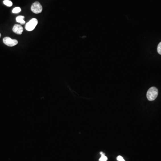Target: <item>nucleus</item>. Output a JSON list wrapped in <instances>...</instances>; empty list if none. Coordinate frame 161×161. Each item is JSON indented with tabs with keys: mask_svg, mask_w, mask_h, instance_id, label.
I'll return each mask as SVG.
<instances>
[{
	"mask_svg": "<svg viewBox=\"0 0 161 161\" xmlns=\"http://www.w3.org/2000/svg\"><path fill=\"white\" fill-rule=\"evenodd\" d=\"M158 91L155 87H152L148 89L147 92L146 96L149 101L154 100L158 97Z\"/></svg>",
	"mask_w": 161,
	"mask_h": 161,
	"instance_id": "obj_1",
	"label": "nucleus"
},
{
	"mask_svg": "<svg viewBox=\"0 0 161 161\" xmlns=\"http://www.w3.org/2000/svg\"><path fill=\"white\" fill-rule=\"evenodd\" d=\"M37 24H38V20L36 18H34L26 23L25 26L26 29L29 32L32 31L35 28Z\"/></svg>",
	"mask_w": 161,
	"mask_h": 161,
	"instance_id": "obj_2",
	"label": "nucleus"
},
{
	"mask_svg": "<svg viewBox=\"0 0 161 161\" xmlns=\"http://www.w3.org/2000/svg\"><path fill=\"white\" fill-rule=\"evenodd\" d=\"M31 10L34 13L38 14L41 13L43 10V8L40 2L36 1L32 5Z\"/></svg>",
	"mask_w": 161,
	"mask_h": 161,
	"instance_id": "obj_3",
	"label": "nucleus"
},
{
	"mask_svg": "<svg viewBox=\"0 0 161 161\" xmlns=\"http://www.w3.org/2000/svg\"><path fill=\"white\" fill-rule=\"evenodd\" d=\"M3 41L5 45L9 47H13L18 44V40L15 39H12L9 37H5L3 40Z\"/></svg>",
	"mask_w": 161,
	"mask_h": 161,
	"instance_id": "obj_4",
	"label": "nucleus"
},
{
	"mask_svg": "<svg viewBox=\"0 0 161 161\" xmlns=\"http://www.w3.org/2000/svg\"><path fill=\"white\" fill-rule=\"evenodd\" d=\"M13 31L15 33L17 34L18 35H21L23 31V27L20 25L15 24L13 27Z\"/></svg>",
	"mask_w": 161,
	"mask_h": 161,
	"instance_id": "obj_5",
	"label": "nucleus"
},
{
	"mask_svg": "<svg viewBox=\"0 0 161 161\" xmlns=\"http://www.w3.org/2000/svg\"><path fill=\"white\" fill-rule=\"evenodd\" d=\"M24 17L23 16H18L16 18V20L17 22L20 23L22 25L25 23V21L24 20Z\"/></svg>",
	"mask_w": 161,
	"mask_h": 161,
	"instance_id": "obj_6",
	"label": "nucleus"
},
{
	"mask_svg": "<svg viewBox=\"0 0 161 161\" xmlns=\"http://www.w3.org/2000/svg\"><path fill=\"white\" fill-rule=\"evenodd\" d=\"M100 154L101 155V156L99 159V161H107L108 160V158L105 155V154L102 152H100Z\"/></svg>",
	"mask_w": 161,
	"mask_h": 161,
	"instance_id": "obj_7",
	"label": "nucleus"
},
{
	"mask_svg": "<svg viewBox=\"0 0 161 161\" xmlns=\"http://www.w3.org/2000/svg\"><path fill=\"white\" fill-rule=\"evenodd\" d=\"M4 4L8 7H11L13 5V3L10 0H5L3 1Z\"/></svg>",
	"mask_w": 161,
	"mask_h": 161,
	"instance_id": "obj_8",
	"label": "nucleus"
},
{
	"mask_svg": "<svg viewBox=\"0 0 161 161\" xmlns=\"http://www.w3.org/2000/svg\"><path fill=\"white\" fill-rule=\"evenodd\" d=\"M21 11V9L19 7H16L12 11V13L14 14H18V13H20Z\"/></svg>",
	"mask_w": 161,
	"mask_h": 161,
	"instance_id": "obj_9",
	"label": "nucleus"
},
{
	"mask_svg": "<svg viewBox=\"0 0 161 161\" xmlns=\"http://www.w3.org/2000/svg\"><path fill=\"white\" fill-rule=\"evenodd\" d=\"M157 51L159 54L161 55V42L158 45Z\"/></svg>",
	"mask_w": 161,
	"mask_h": 161,
	"instance_id": "obj_10",
	"label": "nucleus"
},
{
	"mask_svg": "<svg viewBox=\"0 0 161 161\" xmlns=\"http://www.w3.org/2000/svg\"><path fill=\"white\" fill-rule=\"evenodd\" d=\"M117 161H125V159H123V157L121 156H118L116 158Z\"/></svg>",
	"mask_w": 161,
	"mask_h": 161,
	"instance_id": "obj_11",
	"label": "nucleus"
},
{
	"mask_svg": "<svg viewBox=\"0 0 161 161\" xmlns=\"http://www.w3.org/2000/svg\"><path fill=\"white\" fill-rule=\"evenodd\" d=\"M1 34L0 33V38L1 37Z\"/></svg>",
	"mask_w": 161,
	"mask_h": 161,
	"instance_id": "obj_12",
	"label": "nucleus"
}]
</instances>
